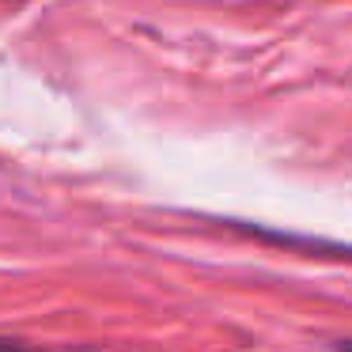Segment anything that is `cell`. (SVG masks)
Returning a JSON list of instances; mask_svg holds the SVG:
<instances>
[{
  "instance_id": "1",
  "label": "cell",
  "mask_w": 352,
  "mask_h": 352,
  "mask_svg": "<svg viewBox=\"0 0 352 352\" xmlns=\"http://www.w3.org/2000/svg\"><path fill=\"white\" fill-rule=\"evenodd\" d=\"M0 352H42V349H31L27 341H16V337H0Z\"/></svg>"
},
{
  "instance_id": "2",
  "label": "cell",
  "mask_w": 352,
  "mask_h": 352,
  "mask_svg": "<svg viewBox=\"0 0 352 352\" xmlns=\"http://www.w3.org/2000/svg\"><path fill=\"white\" fill-rule=\"evenodd\" d=\"M337 352H352V341H337Z\"/></svg>"
}]
</instances>
